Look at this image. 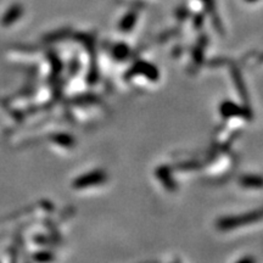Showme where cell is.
<instances>
[{
	"mask_svg": "<svg viewBox=\"0 0 263 263\" xmlns=\"http://www.w3.org/2000/svg\"><path fill=\"white\" fill-rule=\"evenodd\" d=\"M263 218V209L256 210V211H251L249 213H245L243 216H238V217H227L222 218L218 222V227L221 229H233L239 228V227L248 226V224L261 221Z\"/></svg>",
	"mask_w": 263,
	"mask_h": 263,
	"instance_id": "cell-1",
	"label": "cell"
},
{
	"mask_svg": "<svg viewBox=\"0 0 263 263\" xmlns=\"http://www.w3.org/2000/svg\"><path fill=\"white\" fill-rule=\"evenodd\" d=\"M105 173L102 171H93V172L84 174L82 176L81 178L77 179L76 182L73 183L74 188H87V187H91L94 184H99V183H102L105 181Z\"/></svg>",
	"mask_w": 263,
	"mask_h": 263,
	"instance_id": "cell-2",
	"label": "cell"
},
{
	"mask_svg": "<svg viewBox=\"0 0 263 263\" xmlns=\"http://www.w3.org/2000/svg\"><path fill=\"white\" fill-rule=\"evenodd\" d=\"M240 183L245 188H254V189L263 188V178L260 176H245L240 179Z\"/></svg>",
	"mask_w": 263,
	"mask_h": 263,
	"instance_id": "cell-3",
	"label": "cell"
},
{
	"mask_svg": "<svg viewBox=\"0 0 263 263\" xmlns=\"http://www.w3.org/2000/svg\"><path fill=\"white\" fill-rule=\"evenodd\" d=\"M21 13H22L21 6L16 5V6L11 7V9L5 13L4 17H2V24H4V26H10V24H12L13 22L17 20L18 16H21Z\"/></svg>",
	"mask_w": 263,
	"mask_h": 263,
	"instance_id": "cell-4",
	"label": "cell"
},
{
	"mask_svg": "<svg viewBox=\"0 0 263 263\" xmlns=\"http://www.w3.org/2000/svg\"><path fill=\"white\" fill-rule=\"evenodd\" d=\"M246 1H250V2H253V1H257V0H246Z\"/></svg>",
	"mask_w": 263,
	"mask_h": 263,
	"instance_id": "cell-5",
	"label": "cell"
}]
</instances>
